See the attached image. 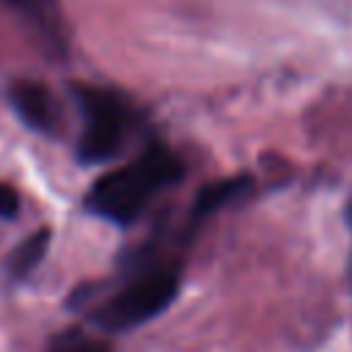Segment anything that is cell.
Masks as SVG:
<instances>
[{
    "mask_svg": "<svg viewBox=\"0 0 352 352\" xmlns=\"http://www.w3.org/2000/svg\"><path fill=\"white\" fill-rule=\"evenodd\" d=\"M182 258L148 242L126 261L124 275L88 308L91 324L104 333H126L160 316L179 294Z\"/></svg>",
    "mask_w": 352,
    "mask_h": 352,
    "instance_id": "1",
    "label": "cell"
},
{
    "mask_svg": "<svg viewBox=\"0 0 352 352\" xmlns=\"http://www.w3.org/2000/svg\"><path fill=\"white\" fill-rule=\"evenodd\" d=\"M184 179L182 157L160 140L146 143L132 162L107 170L85 195V209L113 226H132L151 201Z\"/></svg>",
    "mask_w": 352,
    "mask_h": 352,
    "instance_id": "2",
    "label": "cell"
},
{
    "mask_svg": "<svg viewBox=\"0 0 352 352\" xmlns=\"http://www.w3.org/2000/svg\"><path fill=\"white\" fill-rule=\"evenodd\" d=\"M72 96L80 110L77 160L82 165H99L118 157L140 129L138 104L116 88L91 82H74Z\"/></svg>",
    "mask_w": 352,
    "mask_h": 352,
    "instance_id": "3",
    "label": "cell"
},
{
    "mask_svg": "<svg viewBox=\"0 0 352 352\" xmlns=\"http://www.w3.org/2000/svg\"><path fill=\"white\" fill-rule=\"evenodd\" d=\"M8 104L14 107V113L19 116V121L25 126H30L38 135L47 138H58L63 129V107L58 102V96L36 80H14L6 91Z\"/></svg>",
    "mask_w": 352,
    "mask_h": 352,
    "instance_id": "4",
    "label": "cell"
},
{
    "mask_svg": "<svg viewBox=\"0 0 352 352\" xmlns=\"http://www.w3.org/2000/svg\"><path fill=\"white\" fill-rule=\"evenodd\" d=\"M250 179L248 176H236V179H223V182H214V184H206L198 195H195V201H192V206H190V214H187V223H184V239H190L198 228H201V223L206 220V217H212L217 209H223L226 204H231V201H236L239 195H245L248 190H250Z\"/></svg>",
    "mask_w": 352,
    "mask_h": 352,
    "instance_id": "5",
    "label": "cell"
},
{
    "mask_svg": "<svg viewBox=\"0 0 352 352\" xmlns=\"http://www.w3.org/2000/svg\"><path fill=\"white\" fill-rule=\"evenodd\" d=\"M52 50H63V14L60 0H6Z\"/></svg>",
    "mask_w": 352,
    "mask_h": 352,
    "instance_id": "6",
    "label": "cell"
},
{
    "mask_svg": "<svg viewBox=\"0 0 352 352\" xmlns=\"http://www.w3.org/2000/svg\"><path fill=\"white\" fill-rule=\"evenodd\" d=\"M47 245H50V228H36L28 239H22V242L11 250V256H8V261H6V272H8L14 280L28 278V275L41 264V258H44V253H47Z\"/></svg>",
    "mask_w": 352,
    "mask_h": 352,
    "instance_id": "7",
    "label": "cell"
},
{
    "mask_svg": "<svg viewBox=\"0 0 352 352\" xmlns=\"http://www.w3.org/2000/svg\"><path fill=\"white\" fill-rule=\"evenodd\" d=\"M47 352H113V344L107 338H99L88 330H80V327H69L63 333H58Z\"/></svg>",
    "mask_w": 352,
    "mask_h": 352,
    "instance_id": "8",
    "label": "cell"
},
{
    "mask_svg": "<svg viewBox=\"0 0 352 352\" xmlns=\"http://www.w3.org/2000/svg\"><path fill=\"white\" fill-rule=\"evenodd\" d=\"M19 206V195L14 192V187H8L6 182H0V220L14 217Z\"/></svg>",
    "mask_w": 352,
    "mask_h": 352,
    "instance_id": "9",
    "label": "cell"
}]
</instances>
